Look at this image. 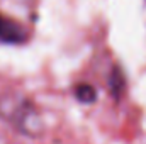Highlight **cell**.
I'll list each match as a JSON object with an SVG mask.
<instances>
[{
	"label": "cell",
	"instance_id": "obj_2",
	"mask_svg": "<svg viewBox=\"0 0 146 144\" xmlns=\"http://www.w3.org/2000/svg\"><path fill=\"white\" fill-rule=\"evenodd\" d=\"M107 85H109L110 95H112L114 98H119V97L122 95V92H124V88H126V76H124V73H122V70H121L119 66H114V68L110 70Z\"/></svg>",
	"mask_w": 146,
	"mask_h": 144
},
{
	"label": "cell",
	"instance_id": "obj_1",
	"mask_svg": "<svg viewBox=\"0 0 146 144\" xmlns=\"http://www.w3.org/2000/svg\"><path fill=\"white\" fill-rule=\"evenodd\" d=\"M27 41V31L12 20L10 17L0 15V42L5 44H22Z\"/></svg>",
	"mask_w": 146,
	"mask_h": 144
},
{
	"label": "cell",
	"instance_id": "obj_3",
	"mask_svg": "<svg viewBox=\"0 0 146 144\" xmlns=\"http://www.w3.org/2000/svg\"><path fill=\"white\" fill-rule=\"evenodd\" d=\"M73 93H75V98L78 102H82V104H94L97 100V92L88 83H78L75 87Z\"/></svg>",
	"mask_w": 146,
	"mask_h": 144
}]
</instances>
